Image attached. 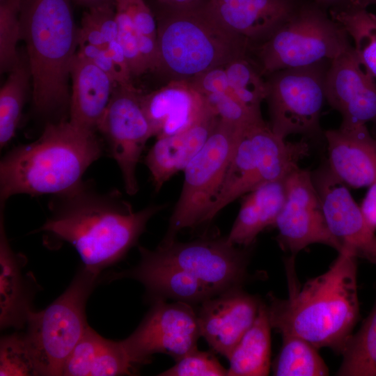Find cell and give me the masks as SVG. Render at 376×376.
Here are the masks:
<instances>
[{
    "label": "cell",
    "instance_id": "cell-1",
    "mask_svg": "<svg viewBox=\"0 0 376 376\" xmlns=\"http://www.w3.org/2000/svg\"><path fill=\"white\" fill-rule=\"evenodd\" d=\"M166 207L150 205L134 211L118 191H102L91 180H82L52 196L50 216L37 232L70 243L84 267L100 275L136 244L149 220Z\"/></svg>",
    "mask_w": 376,
    "mask_h": 376
},
{
    "label": "cell",
    "instance_id": "cell-2",
    "mask_svg": "<svg viewBox=\"0 0 376 376\" xmlns=\"http://www.w3.org/2000/svg\"><path fill=\"white\" fill-rule=\"evenodd\" d=\"M357 258L343 249L327 272L290 288L288 299L269 295L272 328L342 353L359 318Z\"/></svg>",
    "mask_w": 376,
    "mask_h": 376
},
{
    "label": "cell",
    "instance_id": "cell-3",
    "mask_svg": "<svg viewBox=\"0 0 376 376\" xmlns=\"http://www.w3.org/2000/svg\"><path fill=\"white\" fill-rule=\"evenodd\" d=\"M104 148L95 132L69 120L48 122L40 136L8 151L0 163V205L17 194L56 195L78 185Z\"/></svg>",
    "mask_w": 376,
    "mask_h": 376
},
{
    "label": "cell",
    "instance_id": "cell-4",
    "mask_svg": "<svg viewBox=\"0 0 376 376\" xmlns=\"http://www.w3.org/2000/svg\"><path fill=\"white\" fill-rule=\"evenodd\" d=\"M157 71L171 80H191L200 74L247 56L251 43L225 26L207 0L184 5L157 1Z\"/></svg>",
    "mask_w": 376,
    "mask_h": 376
},
{
    "label": "cell",
    "instance_id": "cell-5",
    "mask_svg": "<svg viewBox=\"0 0 376 376\" xmlns=\"http://www.w3.org/2000/svg\"><path fill=\"white\" fill-rule=\"evenodd\" d=\"M70 0H22L19 19L35 110L42 116L70 106L68 80L79 47Z\"/></svg>",
    "mask_w": 376,
    "mask_h": 376
},
{
    "label": "cell",
    "instance_id": "cell-6",
    "mask_svg": "<svg viewBox=\"0 0 376 376\" xmlns=\"http://www.w3.org/2000/svg\"><path fill=\"white\" fill-rule=\"evenodd\" d=\"M308 153L307 143L285 141L265 121L241 129L205 223L240 196L267 182L285 179Z\"/></svg>",
    "mask_w": 376,
    "mask_h": 376
},
{
    "label": "cell",
    "instance_id": "cell-7",
    "mask_svg": "<svg viewBox=\"0 0 376 376\" xmlns=\"http://www.w3.org/2000/svg\"><path fill=\"white\" fill-rule=\"evenodd\" d=\"M343 27L318 6H299L268 38L258 43L256 54L263 76L276 71L332 61L351 45Z\"/></svg>",
    "mask_w": 376,
    "mask_h": 376
},
{
    "label": "cell",
    "instance_id": "cell-8",
    "mask_svg": "<svg viewBox=\"0 0 376 376\" xmlns=\"http://www.w3.org/2000/svg\"><path fill=\"white\" fill-rule=\"evenodd\" d=\"M98 277L83 267L50 305L29 313L25 334L41 375H61L66 360L88 327L86 304Z\"/></svg>",
    "mask_w": 376,
    "mask_h": 376
},
{
    "label": "cell",
    "instance_id": "cell-9",
    "mask_svg": "<svg viewBox=\"0 0 376 376\" xmlns=\"http://www.w3.org/2000/svg\"><path fill=\"white\" fill-rule=\"evenodd\" d=\"M219 119L207 140L184 169L185 179L162 242L205 222L223 183L240 130Z\"/></svg>",
    "mask_w": 376,
    "mask_h": 376
},
{
    "label": "cell",
    "instance_id": "cell-10",
    "mask_svg": "<svg viewBox=\"0 0 376 376\" xmlns=\"http://www.w3.org/2000/svg\"><path fill=\"white\" fill-rule=\"evenodd\" d=\"M323 62V61H322ZM285 68L267 76V95L272 132L282 139L318 132L325 98L327 70L322 63Z\"/></svg>",
    "mask_w": 376,
    "mask_h": 376
},
{
    "label": "cell",
    "instance_id": "cell-11",
    "mask_svg": "<svg viewBox=\"0 0 376 376\" xmlns=\"http://www.w3.org/2000/svg\"><path fill=\"white\" fill-rule=\"evenodd\" d=\"M141 258L176 266L196 277L216 295L239 288L246 276L248 251L226 237L189 242H162L154 250L139 246Z\"/></svg>",
    "mask_w": 376,
    "mask_h": 376
},
{
    "label": "cell",
    "instance_id": "cell-12",
    "mask_svg": "<svg viewBox=\"0 0 376 376\" xmlns=\"http://www.w3.org/2000/svg\"><path fill=\"white\" fill-rule=\"evenodd\" d=\"M141 95L134 86L116 85L98 127L109 155L117 163L129 195L139 189L136 167L148 140L153 136Z\"/></svg>",
    "mask_w": 376,
    "mask_h": 376
},
{
    "label": "cell",
    "instance_id": "cell-13",
    "mask_svg": "<svg viewBox=\"0 0 376 376\" xmlns=\"http://www.w3.org/2000/svg\"><path fill=\"white\" fill-rule=\"evenodd\" d=\"M200 336L197 314L191 304L158 299L135 331L122 341L136 366L148 362L155 353L169 354L176 361L197 347Z\"/></svg>",
    "mask_w": 376,
    "mask_h": 376
},
{
    "label": "cell",
    "instance_id": "cell-14",
    "mask_svg": "<svg viewBox=\"0 0 376 376\" xmlns=\"http://www.w3.org/2000/svg\"><path fill=\"white\" fill-rule=\"evenodd\" d=\"M285 198L274 226L281 247L295 255L313 244L342 251L331 233L312 174L299 167L285 179Z\"/></svg>",
    "mask_w": 376,
    "mask_h": 376
},
{
    "label": "cell",
    "instance_id": "cell-15",
    "mask_svg": "<svg viewBox=\"0 0 376 376\" xmlns=\"http://www.w3.org/2000/svg\"><path fill=\"white\" fill-rule=\"evenodd\" d=\"M312 177L332 235L343 249L376 265L375 230L368 223L345 184L328 167Z\"/></svg>",
    "mask_w": 376,
    "mask_h": 376
},
{
    "label": "cell",
    "instance_id": "cell-16",
    "mask_svg": "<svg viewBox=\"0 0 376 376\" xmlns=\"http://www.w3.org/2000/svg\"><path fill=\"white\" fill-rule=\"evenodd\" d=\"M351 45L331 61L324 83L325 98L342 116V123L376 127V81Z\"/></svg>",
    "mask_w": 376,
    "mask_h": 376
},
{
    "label": "cell",
    "instance_id": "cell-17",
    "mask_svg": "<svg viewBox=\"0 0 376 376\" xmlns=\"http://www.w3.org/2000/svg\"><path fill=\"white\" fill-rule=\"evenodd\" d=\"M260 304L240 288L206 299L196 312L201 336L214 351L228 359L255 321Z\"/></svg>",
    "mask_w": 376,
    "mask_h": 376
},
{
    "label": "cell",
    "instance_id": "cell-18",
    "mask_svg": "<svg viewBox=\"0 0 376 376\" xmlns=\"http://www.w3.org/2000/svg\"><path fill=\"white\" fill-rule=\"evenodd\" d=\"M153 135L158 138L186 130L212 109L189 80H171L164 86L141 95Z\"/></svg>",
    "mask_w": 376,
    "mask_h": 376
},
{
    "label": "cell",
    "instance_id": "cell-19",
    "mask_svg": "<svg viewBox=\"0 0 376 376\" xmlns=\"http://www.w3.org/2000/svg\"><path fill=\"white\" fill-rule=\"evenodd\" d=\"M328 168L340 180L359 188L376 180V139L366 125L343 124L325 132Z\"/></svg>",
    "mask_w": 376,
    "mask_h": 376
},
{
    "label": "cell",
    "instance_id": "cell-20",
    "mask_svg": "<svg viewBox=\"0 0 376 376\" xmlns=\"http://www.w3.org/2000/svg\"><path fill=\"white\" fill-rule=\"evenodd\" d=\"M218 19L251 43H260L285 24L299 6L296 0H207Z\"/></svg>",
    "mask_w": 376,
    "mask_h": 376
},
{
    "label": "cell",
    "instance_id": "cell-21",
    "mask_svg": "<svg viewBox=\"0 0 376 376\" xmlns=\"http://www.w3.org/2000/svg\"><path fill=\"white\" fill-rule=\"evenodd\" d=\"M70 76V120L75 126L96 132L109 102L115 83L91 61L76 53Z\"/></svg>",
    "mask_w": 376,
    "mask_h": 376
},
{
    "label": "cell",
    "instance_id": "cell-22",
    "mask_svg": "<svg viewBox=\"0 0 376 376\" xmlns=\"http://www.w3.org/2000/svg\"><path fill=\"white\" fill-rule=\"evenodd\" d=\"M219 118L211 110L189 128L157 139L144 159L156 191L176 173L184 170L200 151Z\"/></svg>",
    "mask_w": 376,
    "mask_h": 376
},
{
    "label": "cell",
    "instance_id": "cell-23",
    "mask_svg": "<svg viewBox=\"0 0 376 376\" xmlns=\"http://www.w3.org/2000/svg\"><path fill=\"white\" fill-rule=\"evenodd\" d=\"M132 278L141 283L154 299L169 298L189 304H201L215 295L204 283L185 270L141 258L134 267L110 279Z\"/></svg>",
    "mask_w": 376,
    "mask_h": 376
},
{
    "label": "cell",
    "instance_id": "cell-24",
    "mask_svg": "<svg viewBox=\"0 0 376 376\" xmlns=\"http://www.w3.org/2000/svg\"><path fill=\"white\" fill-rule=\"evenodd\" d=\"M135 368L122 340L104 338L88 326L66 360L61 375H130Z\"/></svg>",
    "mask_w": 376,
    "mask_h": 376
},
{
    "label": "cell",
    "instance_id": "cell-25",
    "mask_svg": "<svg viewBox=\"0 0 376 376\" xmlns=\"http://www.w3.org/2000/svg\"><path fill=\"white\" fill-rule=\"evenodd\" d=\"M4 206L0 205V325L21 328L31 311L32 291L22 274L21 256L12 249L6 236Z\"/></svg>",
    "mask_w": 376,
    "mask_h": 376
},
{
    "label": "cell",
    "instance_id": "cell-26",
    "mask_svg": "<svg viewBox=\"0 0 376 376\" xmlns=\"http://www.w3.org/2000/svg\"><path fill=\"white\" fill-rule=\"evenodd\" d=\"M285 179L267 182L246 194L226 236L228 243L247 248L260 233L274 226L285 198Z\"/></svg>",
    "mask_w": 376,
    "mask_h": 376
},
{
    "label": "cell",
    "instance_id": "cell-27",
    "mask_svg": "<svg viewBox=\"0 0 376 376\" xmlns=\"http://www.w3.org/2000/svg\"><path fill=\"white\" fill-rule=\"evenodd\" d=\"M271 329L267 306L260 302L255 321L228 358L230 362L228 376L268 375Z\"/></svg>",
    "mask_w": 376,
    "mask_h": 376
},
{
    "label": "cell",
    "instance_id": "cell-28",
    "mask_svg": "<svg viewBox=\"0 0 376 376\" xmlns=\"http://www.w3.org/2000/svg\"><path fill=\"white\" fill-rule=\"evenodd\" d=\"M330 16L350 37L359 59L376 79V23L370 13L352 6L331 10Z\"/></svg>",
    "mask_w": 376,
    "mask_h": 376
},
{
    "label": "cell",
    "instance_id": "cell-29",
    "mask_svg": "<svg viewBox=\"0 0 376 376\" xmlns=\"http://www.w3.org/2000/svg\"><path fill=\"white\" fill-rule=\"evenodd\" d=\"M339 376H376V301L356 334L348 339L342 353Z\"/></svg>",
    "mask_w": 376,
    "mask_h": 376
},
{
    "label": "cell",
    "instance_id": "cell-30",
    "mask_svg": "<svg viewBox=\"0 0 376 376\" xmlns=\"http://www.w3.org/2000/svg\"><path fill=\"white\" fill-rule=\"evenodd\" d=\"M31 74L28 64L20 60L9 72L0 91V146H6L14 137L24 104Z\"/></svg>",
    "mask_w": 376,
    "mask_h": 376
},
{
    "label": "cell",
    "instance_id": "cell-31",
    "mask_svg": "<svg viewBox=\"0 0 376 376\" xmlns=\"http://www.w3.org/2000/svg\"><path fill=\"white\" fill-rule=\"evenodd\" d=\"M280 352L274 364L276 376H325L328 367L317 347L304 339L283 335Z\"/></svg>",
    "mask_w": 376,
    "mask_h": 376
},
{
    "label": "cell",
    "instance_id": "cell-32",
    "mask_svg": "<svg viewBox=\"0 0 376 376\" xmlns=\"http://www.w3.org/2000/svg\"><path fill=\"white\" fill-rule=\"evenodd\" d=\"M224 67L233 95L251 112L262 117L260 106L266 98L267 85L257 65L246 56Z\"/></svg>",
    "mask_w": 376,
    "mask_h": 376
},
{
    "label": "cell",
    "instance_id": "cell-33",
    "mask_svg": "<svg viewBox=\"0 0 376 376\" xmlns=\"http://www.w3.org/2000/svg\"><path fill=\"white\" fill-rule=\"evenodd\" d=\"M0 375H41L26 334H12L1 340Z\"/></svg>",
    "mask_w": 376,
    "mask_h": 376
},
{
    "label": "cell",
    "instance_id": "cell-34",
    "mask_svg": "<svg viewBox=\"0 0 376 376\" xmlns=\"http://www.w3.org/2000/svg\"><path fill=\"white\" fill-rule=\"evenodd\" d=\"M22 0H3L0 4V70L10 72L19 61L17 45L22 39L19 19Z\"/></svg>",
    "mask_w": 376,
    "mask_h": 376
},
{
    "label": "cell",
    "instance_id": "cell-35",
    "mask_svg": "<svg viewBox=\"0 0 376 376\" xmlns=\"http://www.w3.org/2000/svg\"><path fill=\"white\" fill-rule=\"evenodd\" d=\"M203 95L219 119L237 128L264 121L261 116L251 112L232 93L218 92Z\"/></svg>",
    "mask_w": 376,
    "mask_h": 376
},
{
    "label": "cell",
    "instance_id": "cell-36",
    "mask_svg": "<svg viewBox=\"0 0 376 376\" xmlns=\"http://www.w3.org/2000/svg\"><path fill=\"white\" fill-rule=\"evenodd\" d=\"M115 8L118 40L123 49L132 75H141L148 70L139 50L138 32L130 15L120 0H116Z\"/></svg>",
    "mask_w": 376,
    "mask_h": 376
},
{
    "label": "cell",
    "instance_id": "cell-37",
    "mask_svg": "<svg viewBox=\"0 0 376 376\" xmlns=\"http://www.w3.org/2000/svg\"><path fill=\"white\" fill-rule=\"evenodd\" d=\"M162 376H224L225 369L213 354L194 348L176 361L171 368L159 374Z\"/></svg>",
    "mask_w": 376,
    "mask_h": 376
},
{
    "label": "cell",
    "instance_id": "cell-38",
    "mask_svg": "<svg viewBox=\"0 0 376 376\" xmlns=\"http://www.w3.org/2000/svg\"><path fill=\"white\" fill-rule=\"evenodd\" d=\"M130 15L138 33L157 38V21L145 0H120Z\"/></svg>",
    "mask_w": 376,
    "mask_h": 376
},
{
    "label": "cell",
    "instance_id": "cell-39",
    "mask_svg": "<svg viewBox=\"0 0 376 376\" xmlns=\"http://www.w3.org/2000/svg\"><path fill=\"white\" fill-rule=\"evenodd\" d=\"M190 81L202 95L218 92L233 94L229 86L224 65L210 69Z\"/></svg>",
    "mask_w": 376,
    "mask_h": 376
},
{
    "label": "cell",
    "instance_id": "cell-40",
    "mask_svg": "<svg viewBox=\"0 0 376 376\" xmlns=\"http://www.w3.org/2000/svg\"><path fill=\"white\" fill-rule=\"evenodd\" d=\"M77 53L91 61L108 75L116 85L120 84L118 73L106 47L83 44L79 46Z\"/></svg>",
    "mask_w": 376,
    "mask_h": 376
},
{
    "label": "cell",
    "instance_id": "cell-41",
    "mask_svg": "<svg viewBox=\"0 0 376 376\" xmlns=\"http://www.w3.org/2000/svg\"><path fill=\"white\" fill-rule=\"evenodd\" d=\"M360 207L368 223L376 230V180L370 185Z\"/></svg>",
    "mask_w": 376,
    "mask_h": 376
},
{
    "label": "cell",
    "instance_id": "cell-42",
    "mask_svg": "<svg viewBox=\"0 0 376 376\" xmlns=\"http://www.w3.org/2000/svg\"><path fill=\"white\" fill-rule=\"evenodd\" d=\"M320 8L327 7L333 9H340L354 5L357 0H313Z\"/></svg>",
    "mask_w": 376,
    "mask_h": 376
},
{
    "label": "cell",
    "instance_id": "cell-43",
    "mask_svg": "<svg viewBox=\"0 0 376 376\" xmlns=\"http://www.w3.org/2000/svg\"><path fill=\"white\" fill-rule=\"evenodd\" d=\"M76 3L85 6L87 8L103 5H115L116 0H72Z\"/></svg>",
    "mask_w": 376,
    "mask_h": 376
},
{
    "label": "cell",
    "instance_id": "cell-44",
    "mask_svg": "<svg viewBox=\"0 0 376 376\" xmlns=\"http://www.w3.org/2000/svg\"><path fill=\"white\" fill-rule=\"evenodd\" d=\"M157 1L169 5H184L198 0H157Z\"/></svg>",
    "mask_w": 376,
    "mask_h": 376
},
{
    "label": "cell",
    "instance_id": "cell-45",
    "mask_svg": "<svg viewBox=\"0 0 376 376\" xmlns=\"http://www.w3.org/2000/svg\"><path fill=\"white\" fill-rule=\"evenodd\" d=\"M357 4L361 7L366 8L370 4H376V0H357Z\"/></svg>",
    "mask_w": 376,
    "mask_h": 376
},
{
    "label": "cell",
    "instance_id": "cell-46",
    "mask_svg": "<svg viewBox=\"0 0 376 376\" xmlns=\"http://www.w3.org/2000/svg\"><path fill=\"white\" fill-rule=\"evenodd\" d=\"M370 15H371V17L373 19V20L376 23V14H374V13H370Z\"/></svg>",
    "mask_w": 376,
    "mask_h": 376
},
{
    "label": "cell",
    "instance_id": "cell-47",
    "mask_svg": "<svg viewBox=\"0 0 376 376\" xmlns=\"http://www.w3.org/2000/svg\"><path fill=\"white\" fill-rule=\"evenodd\" d=\"M1 1H3V0H1Z\"/></svg>",
    "mask_w": 376,
    "mask_h": 376
}]
</instances>
